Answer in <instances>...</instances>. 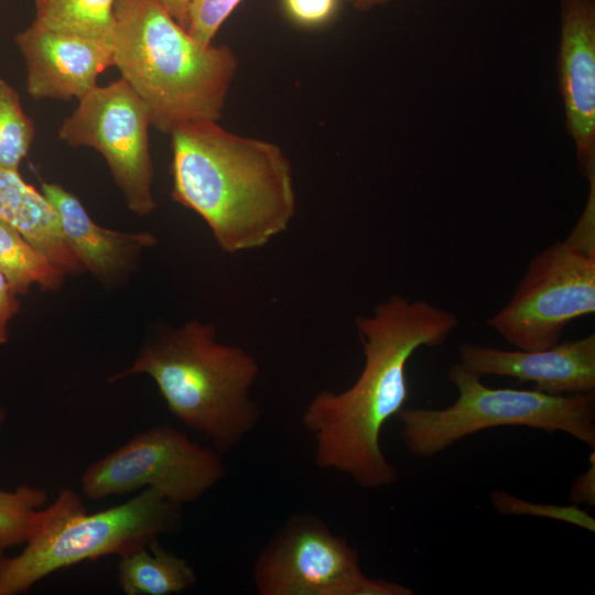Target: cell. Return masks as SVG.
<instances>
[{
	"label": "cell",
	"instance_id": "6da1fadb",
	"mask_svg": "<svg viewBox=\"0 0 595 595\" xmlns=\"http://www.w3.org/2000/svg\"><path fill=\"white\" fill-rule=\"evenodd\" d=\"M365 363L356 381L342 392L323 390L309 402L304 428L315 440V463L376 489L398 482L380 435L386 423L405 408L407 365L422 347L445 343L458 326L457 316L420 299L394 294L355 317Z\"/></svg>",
	"mask_w": 595,
	"mask_h": 595
},
{
	"label": "cell",
	"instance_id": "7a4b0ae2",
	"mask_svg": "<svg viewBox=\"0 0 595 595\" xmlns=\"http://www.w3.org/2000/svg\"><path fill=\"white\" fill-rule=\"evenodd\" d=\"M170 134L172 198L205 220L224 252L261 248L288 229L296 196L291 163L278 144L210 120L183 123Z\"/></svg>",
	"mask_w": 595,
	"mask_h": 595
},
{
	"label": "cell",
	"instance_id": "3957f363",
	"mask_svg": "<svg viewBox=\"0 0 595 595\" xmlns=\"http://www.w3.org/2000/svg\"><path fill=\"white\" fill-rule=\"evenodd\" d=\"M113 66L164 133L198 120L218 121L238 58L227 45L205 46L156 0H116Z\"/></svg>",
	"mask_w": 595,
	"mask_h": 595
},
{
	"label": "cell",
	"instance_id": "277c9868",
	"mask_svg": "<svg viewBox=\"0 0 595 595\" xmlns=\"http://www.w3.org/2000/svg\"><path fill=\"white\" fill-rule=\"evenodd\" d=\"M259 371L244 348L216 339L213 324L191 320L149 338L132 364L109 381L148 375L172 415L225 453L258 424L260 409L250 390Z\"/></svg>",
	"mask_w": 595,
	"mask_h": 595
},
{
	"label": "cell",
	"instance_id": "5b68a950",
	"mask_svg": "<svg viewBox=\"0 0 595 595\" xmlns=\"http://www.w3.org/2000/svg\"><path fill=\"white\" fill-rule=\"evenodd\" d=\"M181 521V506L153 488L91 515L74 490L62 489L23 550L14 556L0 555V595L25 593L42 578L84 561L148 547Z\"/></svg>",
	"mask_w": 595,
	"mask_h": 595
},
{
	"label": "cell",
	"instance_id": "8992f818",
	"mask_svg": "<svg viewBox=\"0 0 595 595\" xmlns=\"http://www.w3.org/2000/svg\"><path fill=\"white\" fill-rule=\"evenodd\" d=\"M447 378L457 390L451 405L403 408L397 415L402 442L416 457L437 455L468 435L498 426L563 432L595 448V392L491 388L459 363L448 369Z\"/></svg>",
	"mask_w": 595,
	"mask_h": 595
},
{
	"label": "cell",
	"instance_id": "52a82bcc",
	"mask_svg": "<svg viewBox=\"0 0 595 595\" xmlns=\"http://www.w3.org/2000/svg\"><path fill=\"white\" fill-rule=\"evenodd\" d=\"M576 225L530 261L509 302L487 325L518 349L549 348L564 327L595 312V174Z\"/></svg>",
	"mask_w": 595,
	"mask_h": 595
},
{
	"label": "cell",
	"instance_id": "ba28073f",
	"mask_svg": "<svg viewBox=\"0 0 595 595\" xmlns=\"http://www.w3.org/2000/svg\"><path fill=\"white\" fill-rule=\"evenodd\" d=\"M259 595H412L398 582L368 577L358 552L320 518L299 513L258 554Z\"/></svg>",
	"mask_w": 595,
	"mask_h": 595
},
{
	"label": "cell",
	"instance_id": "9c48e42d",
	"mask_svg": "<svg viewBox=\"0 0 595 595\" xmlns=\"http://www.w3.org/2000/svg\"><path fill=\"white\" fill-rule=\"evenodd\" d=\"M224 476L218 451L201 446L172 425L158 424L90 464L80 484L93 500L144 487L182 506L199 499Z\"/></svg>",
	"mask_w": 595,
	"mask_h": 595
},
{
	"label": "cell",
	"instance_id": "30bf717a",
	"mask_svg": "<svg viewBox=\"0 0 595 595\" xmlns=\"http://www.w3.org/2000/svg\"><path fill=\"white\" fill-rule=\"evenodd\" d=\"M148 107L122 78L98 85L79 99L58 138L73 148L90 147L105 158L128 208L140 216L152 213L153 166L149 147Z\"/></svg>",
	"mask_w": 595,
	"mask_h": 595
},
{
	"label": "cell",
	"instance_id": "8fae6325",
	"mask_svg": "<svg viewBox=\"0 0 595 595\" xmlns=\"http://www.w3.org/2000/svg\"><path fill=\"white\" fill-rule=\"evenodd\" d=\"M459 364L483 376L515 378L549 394L595 392V334L534 350L472 343L458 347Z\"/></svg>",
	"mask_w": 595,
	"mask_h": 595
},
{
	"label": "cell",
	"instance_id": "7c38bea8",
	"mask_svg": "<svg viewBox=\"0 0 595 595\" xmlns=\"http://www.w3.org/2000/svg\"><path fill=\"white\" fill-rule=\"evenodd\" d=\"M15 42L26 64V91L34 99L83 98L113 66L112 42L53 32L35 24Z\"/></svg>",
	"mask_w": 595,
	"mask_h": 595
},
{
	"label": "cell",
	"instance_id": "4fadbf2b",
	"mask_svg": "<svg viewBox=\"0 0 595 595\" xmlns=\"http://www.w3.org/2000/svg\"><path fill=\"white\" fill-rule=\"evenodd\" d=\"M560 82L582 172L595 171V0L561 1Z\"/></svg>",
	"mask_w": 595,
	"mask_h": 595
},
{
	"label": "cell",
	"instance_id": "5bb4252c",
	"mask_svg": "<svg viewBox=\"0 0 595 595\" xmlns=\"http://www.w3.org/2000/svg\"><path fill=\"white\" fill-rule=\"evenodd\" d=\"M41 192L54 207L69 249L102 284L112 286L137 268L144 249L156 238L148 231L122 232L96 224L80 201L60 184L43 182Z\"/></svg>",
	"mask_w": 595,
	"mask_h": 595
},
{
	"label": "cell",
	"instance_id": "9a60e30c",
	"mask_svg": "<svg viewBox=\"0 0 595 595\" xmlns=\"http://www.w3.org/2000/svg\"><path fill=\"white\" fill-rule=\"evenodd\" d=\"M0 219L22 234L66 274L84 271L65 241L58 216L42 192L0 165Z\"/></svg>",
	"mask_w": 595,
	"mask_h": 595
},
{
	"label": "cell",
	"instance_id": "2e32d148",
	"mask_svg": "<svg viewBox=\"0 0 595 595\" xmlns=\"http://www.w3.org/2000/svg\"><path fill=\"white\" fill-rule=\"evenodd\" d=\"M118 583L127 595H171L197 583L195 571L159 541L119 556Z\"/></svg>",
	"mask_w": 595,
	"mask_h": 595
},
{
	"label": "cell",
	"instance_id": "e0dca14e",
	"mask_svg": "<svg viewBox=\"0 0 595 595\" xmlns=\"http://www.w3.org/2000/svg\"><path fill=\"white\" fill-rule=\"evenodd\" d=\"M116 0H35L33 24L64 34L112 42Z\"/></svg>",
	"mask_w": 595,
	"mask_h": 595
},
{
	"label": "cell",
	"instance_id": "ac0fdd59",
	"mask_svg": "<svg viewBox=\"0 0 595 595\" xmlns=\"http://www.w3.org/2000/svg\"><path fill=\"white\" fill-rule=\"evenodd\" d=\"M0 268L18 295L26 293L32 285L57 291L66 275L20 231L1 219Z\"/></svg>",
	"mask_w": 595,
	"mask_h": 595
},
{
	"label": "cell",
	"instance_id": "d6986e66",
	"mask_svg": "<svg viewBox=\"0 0 595 595\" xmlns=\"http://www.w3.org/2000/svg\"><path fill=\"white\" fill-rule=\"evenodd\" d=\"M47 493L39 487L20 485L14 490L0 489V555L26 543L44 524Z\"/></svg>",
	"mask_w": 595,
	"mask_h": 595
},
{
	"label": "cell",
	"instance_id": "ffe728a7",
	"mask_svg": "<svg viewBox=\"0 0 595 595\" xmlns=\"http://www.w3.org/2000/svg\"><path fill=\"white\" fill-rule=\"evenodd\" d=\"M34 133V123L23 111L18 91L0 78V165L19 171Z\"/></svg>",
	"mask_w": 595,
	"mask_h": 595
},
{
	"label": "cell",
	"instance_id": "44dd1931",
	"mask_svg": "<svg viewBox=\"0 0 595 595\" xmlns=\"http://www.w3.org/2000/svg\"><path fill=\"white\" fill-rule=\"evenodd\" d=\"M491 502L500 515L542 517L574 524L591 532L595 531V519L577 505L538 504L504 490H495L491 494Z\"/></svg>",
	"mask_w": 595,
	"mask_h": 595
},
{
	"label": "cell",
	"instance_id": "7402d4cb",
	"mask_svg": "<svg viewBox=\"0 0 595 595\" xmlns=\"http://www.w3.org/2000/svg\"><path fill=\"white\" fill-rule=\"evenodd\" d=\"M241 0H191L187 32L201 44L208 46L221 24Z\"/></svg>",
	"mask_w": 595,
	"mask_h": 595
},
{
	"label": "cell",
	"instance_id": "603a6c76",
	"mask_svg": "<svg viewBox=\"0 0 595 595\" xmlns=\"http://www.w3.org/2000/svg\"><path fill=\"white\" fill-rule=\"evenodd\" d=\"M337 0H284L288 14L303 25H317L331 18Z\"/></svg>",
	"mask_w": 595,
	"mask_h": 595
},
{
	"label": "cell",
	"instance_id": "cb8c5ba5",
	"mask_svg": "<svg viewBox=\"0 0 595 595\" xmlns=\"http://www.w3.org/2000/svg\"><path fill=\"white\" fill-rule=\"evenodd\" d=\"M8 277L0 268V345L9 339L8 325L19 313L20 302Z\"/></svg>",
	"mask_w": 595,
	"mask_h": 595
},
{
	"label": "cell",
	"instance_id": "d4e9b609",
	"mask_svg": "<svg viewBox=\"0 0 595 595\" xmlns=\"http://www.w3.org/2000/svg\"><path fill=\"white\" fill-rule=\"evenodd\" d=\"M589 467L580 474L573 482L569 494V501L573 505H595V452L589 455Z\"/></svg>",
	"mask_w": 595,
	"mask_h": 595
},
{
	"label": "cell",
	"instance_id": "484cf974",
	"mask_svg": "<svg viewBox=\"0 0 595 595\" xmlns=\"http://www.w3.org/2000/svg\"><path fill=\"white\" fill-rule=\"evenodd\" d=\"M165 11L185 30L188 24V8L191 0H156Z\"/></svg>",
	"mask_w": 595,
	"mask_h": 595
},
{
	"label": "cell",
	"instance_id": "4316f807",
	"mask_svg": "<svg viewBox=\"0 0 595 595\" xmlns=\"http://www.w3.org/2000/svg\"><path fill=\"white\" fill-rule=\"evenodd\" d=\"M351 7L358 11H369L376 7L383 6L391 0H347Z\"/></svg>",
	"mask_w": 595,
	"mask_h": 595
},
{
	"label": "cell",
	"instance_id": "83f0119b",
	"mask_svg": "<svg viewBox=\"0 0 595 595\" xmlns=\"http://www.w3.org/2000/svg\"><path fill=\"white\" fill-rule=\"evenodd\" d=\"M6 416H7L6 410L0 404V429H1L2 424L4 423Z\"/></svg>",
	"mask_w": 595,
	"mask_h": 595
}]
</instances>
